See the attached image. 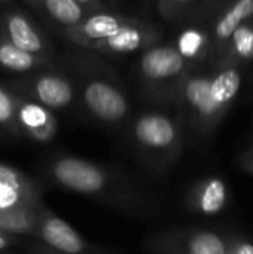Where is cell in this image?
I'll list each match as a JSON object with an SVG mask.
<instances>
[{
  "label": "cell",
  "instance_id": "obj_1",
  "mask_svg": "<svg viewBox=\"0 0 253 254\" xmlns=\"http://www.w3.org/2000/svg\"><path fill=\"white\" fill-rule=\"evenodd\" d=\"M48 177L60 188L92 199L127 216H146L149 201L124 174L78 156H57L48 162Z\"/></svg>",
  "mask_w": 253,
  "mask_h": 254
},
{
  "label": "cell",
  "instance_id": "obj_2",
  "mask_svg": "<svg viewBox=\"0 0 253 254\" xmlns=\"http://www.w3.org/2000/svg\"><path fill=\"white\" fill-rule=\"evenodd\" d=\"M43 207L40 185L21 170L0 162V229L9 235H36Z\"/></svg>",
  "mask_w": 253,
  "mask_h": 254
},
{
  "label": "cell",
  "instance_id": "obj_3",
  "mask_svg": "<svg viewBox=\"0 0 253 254\" xmlns=\"http://www.w3.org/2000/svg\"><path fill=\"white\" fill-rule=\"evenodd\" d=\"M134 149L152 165L166 162L179 146L176 124L163 113L146 112L139 115L130 128Z\"/></svg>",
  "mask_w": 253,
  "mask_h": 254
},
{
  "label": "cell",
  "instance_id": "obj_4",
  "mask_svg": "<svg viewBox=\"0 0 253 254\" xmlns=\"http://www.w3.org/2000/svg\"><path fill=\"white\" fill-rule=\"evenodd\" d=\"M81 98L88 113L106 125H119L130 115V101L125 92L103 77L86 79L81 89Z\"/></svg>",
  "mask_w": 253,
  "mask_h": 254
},
{
  "label": "cell",
  "instance_id": "obj_5",
  "mask_svg": "<svg viewBox=\"0 0 253 254\" xmlns=\"http://www.w3.org/2000/svg\"><path fill=\"white\" fill-rule=\"evenodd\" d=\"M145 247L154 254H228L227 243L210 231H170L148 240Z\"/></svg>",
  "mask_w": 253,
  "mask_h": 254
},
{
  "label": "cell",
  "instance_id": "obj_6",
  "mask_svg": "<svg viewBox=\"0 0 253 254\" xmlns=\"http://www.w3.org/2000/svg\"><path fill=\"white\" fill-rule=\"evenodd\" d=\"M36 237L46 247L60 254H109L107 250L89 244L75 228L48 207H43L40 211Z\"/></svg>",
  "mask_w": 253,
  "mask_h": 254
},
{
  "label": "cell",
  "instance_id": "obj_7",
  "mask_svg": "<svg viewBox=\"0 0 253 254\" xmlns=\"http://www.w3.org/2000/svg\"><path fill=\"white\" fill-rule=\"evenodd\" d=\"M28 98L49 110H64L76 98L73 82L58 71H45L31 76L22 83Z\"/></svg>",
  "mask_w": 253,
  "mask_h": 254
},
{
  "label": "cell",
  "instance_id": "obj_8",
  "mask_svg": "<svg viewBox=\"0 0 253 254\" xmlns=\"http://www.w3.org/2000/svg\"><path fill=\"white\" fill-rule=\"evenodd\" d=\"M134 22H137V19L128 18L125 15L92 12L86 13V16L76 27L64 30V34L73 43H78L88 49L91 43L110 37Z\"/></svg>",
  "mask_w": 253,
  "mask_h": 254
},
{
  "label": "cell",
  "instance_id": "obj_9",
  "mask_svg": "<svg viewBox=\"0 0 253 254\" xmlns=\"http://www.w3.org/2000/svg\"><path fill=\"white\" fill-rule=\"evenodd\" d=\"M0 37L21 51L48 58L49 45L45 36L27 15L18 10H9L3 16Z\"/></svg>",
  "mask_w": 253,
  "mask_h": 254
},
{
  "label": "cell",
  "instance_id": "obj_10",
  "mask_svg": "<svg viewBox=\"0 0 253 254\" xmlns=\"http://www.w3.org/2000/svg\"><path fill=\"white\" fill-rule=\"evenodd\" d=\"M16 122L19 132L36 143L52 141L58 129V124L52 110L30 98L19 97Z\"/></svg>",
  "mask_w": 253,
  "mask_h": 254
},
{
  "label": "cell",
  "instance_id": "obj_11",
  "mask_svg": "<svg viewBox=\"0 0 253 254\" xmlns=\"http://www.w3.org/2000/svg\"><path fill=\"white\" fill-rule=\"evenodd\" d=\"M185 58L174 46L160 45L145 49L139 60V73L148 82H163L180 74Z\"/></svg>",
  "mask_w": 253,
  "mask_h": 254
},
{
  "label": "cell",
  "instance_id": "obj_12",
  "mask_svg": "<svg viewBox=\"0 0 253 254\" xmlns=\"http://www.w3.org/2000/svg\"><path fill=\"white\" fill-rule=\"evenodd\" d=\"M157 37L152 27L137 21L110 37L91 43L88 49L103 54H133L152 46Z\"/></svg>",
  "mask_w": 253,
  "mask_h": 254
},
{
  "label": "cell",
  "instance_id": "obj_13",
  "mask_svg": "<svg viewBox=\"0 0 253 254\" xmlns=\"http://www.w3.org/2000/svg\"><path fill=\"white\" fill-rule=\"evenodd\" d=\"M227 185L218 177H210L198 185L188 193L186 202L191 210L212 216L224 210L227 204Z\"/></svg>",
  "mask_w": 253,
  "mask_h": 254
},
{
  "label": "cell",
  "instance_id": "obj_14",
  "mask_svg": "<svg viewBox=\"0 0 253 254\" xmlns=\"http://www.w3.org/2000/svg\"><path fill=\"white\" fill-rule=\"evenodd\" d=\"M183 97L191 109L206 119L215 118L224 109L213 100L210 92V79L207 77L197 76L188 79L183 86Z\"/></svg>",
  "mask_w": 253,
  "mask_h": 254
},
{
  "label": "cell",
  "instance_id": "obj_15",
  "mask_svg": "<svg viewBox=\"0 0 253 254\" xmlns=\"http://www.w3.org/2000/svg\"><path fill=\"white\" fill-rule=\"evenodd\" d=\"M46 61V57L21 51L3 37H0V68L13 73H28L42 67Z\"/></svg>",
  "mask_w": 253,
  "mask_h": 254
},
{
  "label": "cell",
  "instance_id": "obj_16",
  "mask_svg": "<svg viewBox=\"0 0 253 254\" xmlns=\"http://www.w3.org/2000/svg\"><path fill=\"white\" fill-rule=\"evenodd\" d=\"M45 13L64 30L76 27L85 16V9L76 0H36Z\"/></svg>",
  "mask_w": 253,
  "mask_h": 254
},
{
  "label": "cell",
  "instance_id": "obj_17",
  "mask_svg": "<svg viewBox=\"0 0 253 254\" xmlns=\"http://www.w3.org/2000/svg\"><path fill=\"white\" fill-rule=\"evenodd\" d=\"M240 85H242V79L239 71L230 68L219 73L215 79L210 80V92L213 100L221 107H224L239 94Z\"/></svg>",
  "mask_w": 253,
  "mask_h": 254
},
{
  "label": "cell",
  "instance_id": "obj_18",
  "mask_svg": "<svg viewBox=\"0 0 253 254\" xmlns=\"http://www.w3.org/2000/svg\"><path fill=\"white\" fill-rule=\"evenodd\" d=\"M253 15V0H239L216 24V36L219 39H228L236 28L242 25L243 19Z\"/></svg>",
  "mask_w": 253,
  "mask_h": 254
},
{
  "label": "cell",
  "instance_id": "obj_19",
  "mask_svg": "<svg viewBox=\"0 0 253 254\" xmlns=\"http://www.w3.org/2000/svg\"><path fill=\"white\" fill-rule=\"evenodd\" d=\"M18 103L19 97L0 85V128H4L13 134H21L16 122Z\"/></svg>",
  "mask_w": 253,
  "mask_h": 254
},
{
  "label": "cell",
  "instance_id": "obj_20",
  "mask_svg": "<svg viewBox=\"0 0 253 254\" xmlns=\"http://www.w3.org/2000/svg\"><path fill=\"white\" fill-rule=\"evenodd\" d=\"M206 34L197 28H188L180 33L177 39V46L176 49L180 52V55L185 60L195 58L204 48L206 45Z\"/></svg>",
  "mask_w": 253,
  "mask_h": 254
},
{
  "label": "cell",
  "instance_id": "obj_21",
  "mask_svg": "<svg viewBox=\"0 0 253 254\" xmlns=\"http://www.w3.org/2000/svg\"><path fill=\"white\" fill-rule=\"evenodd\" d=\"M234 49L239 57L252 60L253 58V30L248 25H239L233 33Z\"/></svg>",
  "mask_w": 253,
  "mask_h": 254
},
{
  "label": "cell",
  "instance_id": "obj_22",
  "mask_svg": "<svg viewBox=\"0 0 253 254\" xmlns=\"http://www.w3.org/2000/svg\"><path fill=\"white\" fill-rule=\"evenodd\" d=\"M228 254H253V244L248 241H239L228 249Z\"/></svg>",
  "mask_w": 253,
  "mask_h": 254
},
{
  "label": "cell",
  "instance_id": "obj_23",
  "mask_svg": "<svg viewBox=\"0 0 253 254\" xmlns=\"http://www.w3.org/2000/svg\"><path fill=\"white\" fill-rule=\"evenodd\" d=\"M84 9L86 13H92V12H98L101 7H103V3L101 0H76Z\"/></svg>",
  "mask_w": 253,
  "mask_h": 254
},
{
  "label": "cell",
  "instance_id": "obj_24",
  "mask_svg": "<svg viewBox=\"0 0 253 254\" xmlns=\"http://www.w3.org/2000/svg\"><path fill=\"white\" fill-rule=\"evenodd\" d=\"M10 237H13V235H9V234L3 232L0 229V252H3L7 247H10V244H12V238Z\"/></svg>",
  "mask_w": 253,
  "mask_h": 254
},
{
  "label": "cell",
  "instance_id": "obj_25",
  "mask_svg": "<svg viewBox=\"0 0 253 254\" xmlns=\"http://www.w3.org/2000/svg\"><path fill=\"white\" fill-rule=\"evenodd\" d=\"M31 254H60V253L54 252L52 249H49V247H46V246L43 244V246H36V247H33Z\"/></svg>",
  "mask_w": 253,
  "mask_h": 254
},
{
  "label": "cell",
  "instance_id": "obj_26",
  "mask_svg": "<svg viewBox=\"0 0 253 254\" xmlns=\"http://www.w3.org/2000/svg\"><path fill=\"white\" fill-rule=\"evenodd\" d=\"M188 1H191V0H163V3L161 4H164V3H176V4H180V3H188Z\"/></svg>",
  "mask_w": 253,
  "mask_h": 254
},
{
  "label": "cell",
  "instance_id": "obj_27",
  "mask_svg": "<svg viewBox=\"0 0 253 254\" xmlns=\"http://www.w3.org/2000/svg\"><path fill=\"white\" fill-rule=\"evenodd\" d=\"M0 1H1V0H0Z\"/></svg>",
  "mask_w": 253,
  "mask_h": 254
}]
</instances>
